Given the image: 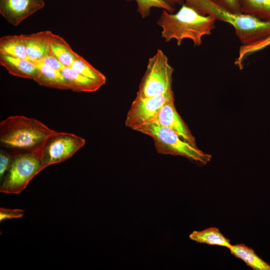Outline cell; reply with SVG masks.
I'll list each match as a JSON object with an SVG mask.
<instances>
[{
  "label": "cell",
  "instance_id": "obj_7",
  "mask_svg": "<svg viewBox=\"0 0 270 270\" xmlns=\"http://www.w3.org/2000/svg\"><path fill=\"white\" fill-rule=\"evenodd\" d=\"M85 144V139L78 136L55 130L46 139L36 152L41 161V170L70 158Z\"/></svg>",
  "mask_w": 270,
  "mask_h": 270
},
{
  "label": "cell",
  "instance_id": "obj_8",
  "mask_svg": "<svg viewBox=\"0 0 270 270\" xmlns=\"http://www.w3.org/2000/svg\"><path fill=\"white\" fill-rule=\"evenodd\" d=\"M174 98L172 90L163 94L138 98L136 97L126 114V126L132 130L142 124L153 122L162 106Z\"/></svg>",
  "mask_w": 270,
  "mask_h": 270
},
{
  "label": "cell",
  "instance_id": "obj_6",
  "mask_svg": "<svg viewBox=\"0 0 270 270\" xmlns=\"http://www.w3.org/2000/svg\"><path fill=\"white\" fill-rule=\"evenodd\" d=\"M40 160L36 152L14 154L10 166L0 181V192L19 194L42 171Z\"/></svg>",
  "mask_w": 270,
  "mask_h": 270
},
{
  "label": "cell",
  "instance_id": "obj_21",
  "mask_svg": "<svg viewBox=\"0 0 270 270\" xmlns=\"http://www.w3.org/2000/svg\"><path fill=\"white\" fill-rule=\"evenodd\" d=\"M130 1L132 0H126ZM137 4V10L142 18L149 16L152 8H158L173 13L175 8L168 4L164 0H134Z\"/></svg>",
  "mask_w": 270,
  "mask_h": 270
},
{
  "label": "cell",
  "instance_id": "obj_12",
  "mask_svg": "<svg viewBox=\"0 0 270 270\" xmlns=\"http://www.w3.org/2000/svg\"><path fill=\"white\" fill-rule=\"evenodd\" d=\"M0 64L12 76L34 80L38 71L35 62L30 60L0 54Z\"/></svg>",
  "mask_w": 270,
  "mask_h": 270
},
{
  "label": "cell",
  "instance_id": "obj_22",
  "mask_svg": "<svg viewBox=\"0 0 270 270\" xmlns=\"http://www.w3.org/2000/svg\"><path fill=\"white\" fill-rule=\"evenodd\" d=\"M14 154L4 148L0 150V180L1 181L8 170L12 162Z\"/></svg>",
  "mask_w": 270,
  "mask_h": 270
},
{
  "label": "cell",
  "instance_id": "obj_14",
  "mask_svg": "<svg viewBox=\"0 0 270 270\" xmlns=\"http://www.w3.org/2000/svg\"><path fill=\"white\" fill-rule=\"evenodd\" d=\"M36 64L38 71L34 80L38 84L59 90H69L60 70L52 68L42 64Z\"/></svg>",
  "mask_w": 270,
  "mask_h": 270
},
{
  "label": "cell",
  "instance_id": "obj_18",
  "mask_svg": "<svg viewBox=\"0 0 270 270\" xmlns=\"http://www.w3.org/2000/svg\"><path fill=\"white\" fill-rule=\"evenodd\" d=\"M189 238L197 242L208 245H216L228 248L232 246L230 240L226 238L216 227H210L200 231H193L190 234Z\"/></svg>",
  "mask_w": 270,
  "mask_h": 270
},
{
  "label": "cell",
  "instance_id": "obj_13",
  "mask_svg": "<svg viewBox=\"0 0 270 270\" xmlns=\"http://www.w3.org/2000/svg\"><path fill=\"white\" fill-rule=\"evenodd\" d=\"M60 72L69 90L74 92H94L103 86L100 82L78 73L70 67L64 66Z\"/></svg>",
  "mask_w": 270,
  "mask_h": 270
},
{
  "label": "cell",
  "instance_id": "obj_10",
  "mask_svg": "<svg viewBox=\"0 0 270 270\" xmlns=\"http://www.w3.org/2000/svg\"><path fill=\"white\" fill-rule=\"evenodd\" d=\"M174 102V98L166 102L160 109L153 122L170 128L182 139L196 146L195 138L177 112Z\"/></svg>",
  "mask_w": 270,
  "mask_h": 270
},
{
  "label": "cell",
  "instance_id": "obj_15",
  "mask_svg": "<svg viewBox=\"0 0 270 270\" xmlns=\"http://www.w3.org/2000/svg\"><path fill=\"white\" fill-rule=\"evenodd\" d=\"M50 54L66 67H70L79 56L62 38L52 33L50 38Z\"/></svg>",
  "mask_w": 270,
  "mask_h": 270
},
{
  "label": "cell",
  "instance_id": "obj_23",
  "mask_svg": "<svg viewBox=\"0 0 270 270\" xmlns=\"http://www.w3.org/2000/svg\"><path fill=\"white\" fill-rule=\"evenodd\" d=\"M24 214V210L19 208H0V221L12 218H22Z\"/></svg>",
  "mask_w": 270,
  "mask_h": 270
},
{
  "label": "cell",
  "instance_id": "obj_17",
  "mask_svg": "<svg viewBox=\"0 0 270 270\" xmlns=\"http://www.w3.org/2000/svg\"><path fill=\"white\" fill-rule=\"evenodd\" d=\"M0 54L30 60L22 34L8 35L0 38Z\"/></svg>",
  "mask_w": 270,
  "mask_h": 270
},
{
  "label": "cell",
  "instance_id": "obj_9",
  "mask_svg": "<svg viewBox=\"0 0 270 270\" xmlns=\"http://www.w3.org/2000/svg\"><path fill=\"white\" fill-rule=\"evenodd\" d=\"M44 4V0H0V13L10 24L17 26Z\"/></svg>",
  "mask_w": 270,
  "mask_h": 270
},
{
  "label": "cell",
  "instance_id": "obj_25",
  "mask_svg": "<svg viewBox=\"0 0 270 270\" xmlns=\"http://www.w3.org/2000/svg\"><path fill=\"white\" fill-rule=\"evenodd\" d=\"M213 2L234 13L241 14L239 0H212Z\"/></svg>",
  "mask_w": 270,
  "mask_h": 270
},
{
  "label": "cell",
  "instance_id": "obj_27",
  "mask_svg": "<svg viewBox=\"0 0 270 270\" xmlns=\"http://www.w3.org/2000/svg\"><path fill=\"white\" fill-rule=\"evenodd\" d=\"M170 6L174 8L176 4L182 5L184 0H164Z\"/></svg>",
  "mask_w": 270,
  "mask_h": 270
},
{
  "label": "cell",
  "instance_id": "obj_24",
  "mask_svg": "<svg viewBox=\"0 0 270 270\" xmlns=\"http://www.w3.org/2000/svg\"><path fill=\"white\" fill-rule=\"evenodd\" d=\"M35 62L42 64L58 70H60L64 67V66L54 56L50 54Z\"/></svg>",
  "mask_w": 270,
  "mask_h": 270
},
{
  "label": "cell",
  "instance_id": "obj_11",
  "mask_svg": "<svg viewBox=\"0 0 270 270\" xmlns=\"http://www.w3.org/2000/svg\"><path fill=\"white\" fill-rule=\"evenodd\" d=\"M52 32L44 30L22 34L30 60L34 62L50 54V42Z\"/></svg>",
  "mask_w": 270,
  "mask_h": 270
},
{
  "label": "cell",
  "instance_id": "obj_19",
  "mask_svg": "<svg viewBox=\"0 0 270 270\" xmlns=\"http://www.w3.org/2000/svg\"><path fill=\"white\" fill-rule=\"evenodd\" d=\"M242 13L270 21V0H239Z\"/></svg>",
  "mask_w": 270,
  "mask_h": 270
},
{
  "label": "cell",
  "instance_id": "obj_2",
  "mask_svg": "<svg viewBox=\"0 0 270 270\" xmlns=\"http://www.w3.org/2000/svg\"><path fill=\"white\" fill-rule=\"evenodd\" d=\"M54 131L36 118L10 116L0 122V147L13 154L36 152Z\"/></svg>",
  "mask_w": 270,
  "mask_h": 270
},
{
  "label": "cell",
  "instance_id": "obj_1",
  "mask_svg": "<svg viewBox=\"0 0 270 270\" xmlns=\"http://www.w3.org/2000/svg\"><path fill=\"white\" fill-rule=\"evenodd\" d=\"M216 20L184 4L174 14L163 10L157 24L162 28V36L166 42L174 39L180 46L184 40L190 39L195 46H200L202 38L210 34L215 28Z\"/></svg>",
  "mask_w": 270,
  "mask_h": 270
},
{
  "label": "cell",
  "instance_id": "obj_26",
  "mask_svg": "<svg viewBox=\"0 0 270 270\" xmlns=\"http://www.w3.org/2000/svg\"><path fill=\"white\" fill-rule=\"evenodd\" d=\"M269 45H270V36L256 44L250 46L248 50L250 53L253 54L265 48Z\"/></svg>",
  "mask_w": 270,
  "mask_h": 270
},
{
  "label": "cell",
  "instance_id": "obj_16",
  "mask_svg": "<svg viewBox=\"0 0 270 270\" xmlns=\"http://www.w3.org/2000/svg\"><path fill=\"white\" fill-rule=\"evenodd\" d=\"M230 254L243 260L254 270H270V265L258 256L254 250L244 244L232 245Z\"/></svg>",
  "mask_w": 270,
  "mask_h": 270
},
{
  "label": "cell",
  "instance_id": "obj_5",
  "mask_svg": "<svg viewBox=\"0 0 270 270\" xmlns=\"http://www.w3.org/2000/svg\"><path fill=\"white\" fill-rule=\"evenodd\" d=\"M173 71L166 56L162 50H158L156 54L148 60L136 97L146 98L172 90Z\"/></svg>",
  "mask_w": 270,
  "mask_h": 270
},
{
  "label": "cell",
  "instance_id": "obj_3",
  "mask_svg": "<svg viewBox=\"0 0 270 270\" xmlns=\"http://www.w3.org/2000/svg\"><path fill=\"white\" fill-rule=\"evenodd\" d=\"M185 4L204 16L230 24L242 46L256 44L270 36V21L232 12L212 0H184Z\"/></svg>",
  "mask_w": 270,
  "mask_h": 270
},
{
  "label": "cell",
  "instance_id": "obj_20",
  "mask_svg": "<svg viewBox=\"0 0 270 270\" xmlns=\"http://www.w3.org/2000/svg\"><path fill=\"white\" fill-rule=\"evenodd\" d=\"M70 68L78 73L100 82L103 85L106 82L105 76L80 55Z\"/></svg>",
  "mask_w": 270,
  "mask_h": 270
},
{
  "label": "cell",
  "instance_id": "obj_4",
  "mask_svg": "<svg viewBox=\"0 0 270 270\" xmlns=\"http://www.w3.org/2000/svg\"><path fill=\"white\" fill-rule=\"evenodd\" d=\"M134 130L150 136L159 154L180 156L200 165L206 164L212 158L210 154L185 141L170 128L155 122L142 124Z\"/></svg>",
  "mask_w": 270,
  "mask_h": 270
}]
</instances>
